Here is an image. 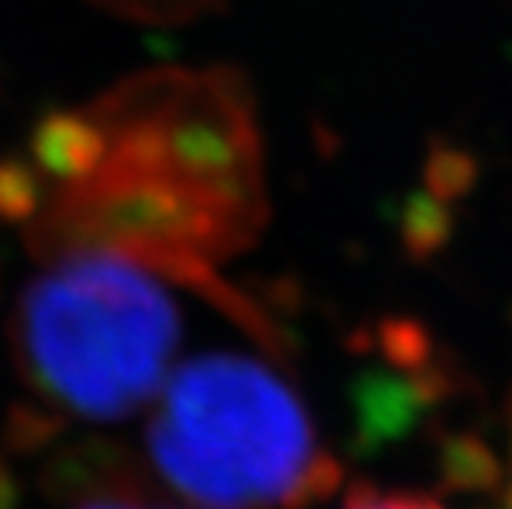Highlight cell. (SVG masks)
I'll return each instance as SVG.
<instances>
[{
  "label": "cell",
  "instance_id": "6da1fadb",
  "mask_svg": "<svg viewBox=\"0 0 512 509\" xmlns=\"http://www.w3.org/2000/svg\"><path fill=\"white\" fill-rule=\"evenodd\" d=\"M0 212L20 222L34 258L119 255L248 318L222 268L265 222L252 100L225 70L136 73L43 119L0 169Z\"/></svg>",
  "mask_w": 512,
  "mask_h": 509
},
{
  "label": "cell",
  "instance_id": "7a4b0ae2",
  "mask_svg": "<svg viewBox=\"0 0 512 509\" xmlns=\"http://www.w3.org/2000/svg\"><path fill=\"white\" fill-rule=\"evenodd\" d=\"M34 262L10 338L20 381L40 407L80 424H119L149 410L179 364L185 288L106 252Z\"/></svg>",
  "mask_w": 512,
  "mask_h": 509
},
{
  "label": "cell",
  "instance_id": "3957f363",
  "mask_svg": "<svg viewBox=\"0 0 512 509\" xmlns=\"http://www.w3.org/2000/svg\"><path fill=\"white\" fill-rule=\"evenodd\" d=\"M149 460L199 509H304L337 486L308 400L245 351L179 361L149 407Z\"/></svg>",
  "mask_w": 512,
  "mask_h": 509
},
{
  "label": "cell",
  "instance_id": "277c9868",
  "mask_svg": "<svg viewBox=\"0 0 512 509\" xmlns=\"http://www.w3.org/2000/svg\"><path fill=\"white\" fill-rule=\"evenodd\" d=\"M341 509H446L440 500L417 490H380V486H361L344 500Z\"/></svg>",
  "mask_w": 512,
  "mask_h": 509
},
{
  "label": "cell",
  "instance_id": "5b68a950",
  "mask_svg": "<svg viewBox=\"0 0 512 509\" xmlns=\"http://www.w3.org/2000/svg\"><path fill=\"white\" fill-rule=\"evenodd\" d=\"M76 509H152V506H146L143 500H136V496H129V493H100V496L83 500Z\"/></svg>",
  "mask_w": 512,
  "mask_h": 509
}]
</instances>
